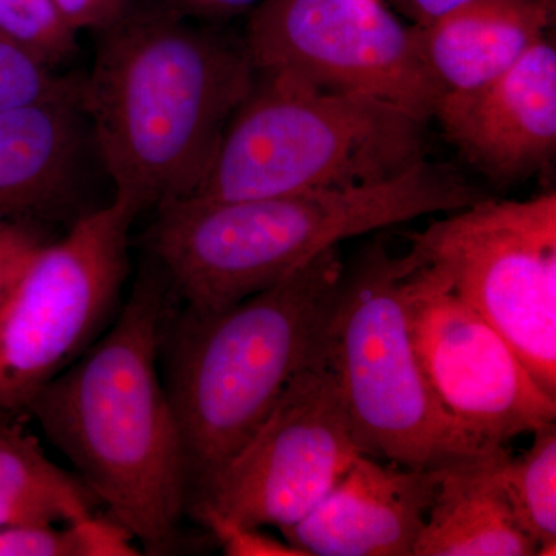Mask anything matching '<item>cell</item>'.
<instances>
[{"mask_svg": "<svg viewBox=\"0 0 556 556\" xmlns=\"http://www.w3.org/2000/svg\"><path fill=\"white\" fill-rule=\"evenodd\" d=\"M433 119L459 155L497 186L526 181L556 152V49L546 38L478 89L442 93Z\"/></svg>", "mask_w": 556, "mask_h": 556, "instance_id": "obj_12", "label": "cell"}, {"mask_svg": "<svg viewBox=\"0 0 556 556\" xmlns=\"http://www.w3.org/2000/svg\"><path fill=\"white\" fill-rule=\"evenodd\" d=\"M177 9L207 20H228L251 11L260 0H170Z\"/></svg>", "mask_w": 556, "mask_h": 556, "instance_id": "obj_25", "label": "cell"}, {"mask_svg": "<svg viewBox=\"0 0 556 556\" xmlns=\"http://www.w3.org/2000/svg\"><path fill=\"white\" fill-rule=\"evenodd\" d=\"M30 252L20 255V257L0 260V294H2L3 289L9 287L10 281L13 280L14 274L21 268L22 262H24L25 257H27Z\"/></svg>", "mask_w": 556, "mask_h": 556, "instance_id": "obj_27", "label": "cell"}, {"mask_svg": "<svg viewBox=\"0 0 556 556\" xmlns=\"http://www.w3.org/2000/svg\"><path fill=\"white\" fill-rule=\"evenodd\" d=\"M475 0H391L416 27H427Z\"/></svg>", "mask_w": 556, "mask_h": 556, "instance_id": "obj_24", "label": "cell"}, {"mask_svg": "<svg viewBox=\"0 0 556 556\" xmlns=\"http://www.w3.org/2000/svg\"><path fill=\"white\" fill-rule=\"evenodd\" d=\"M419 258L369 244L343 269L321 356L364 455L412 468H442L485 448L431 393L409 336L405 285ZM501 448V447H497Z\"/></svg>", "mask_w": 556, "mask_h": 556, "instance_id": "obj_6", "label": "cell"}, {"mask_svg": "<svg viewBox=\"0 0 556 556\" xmlns=\"http://www.w3.org/2000/svg\"><path fill=\"white\" fill-rule=\"evenodd\" d=\"M506 447L441 468L437 493L413 556H532L501 478Z\"/></svg>", "mask_w": 556, "mask_h": 556, "instance_id": "obj_16", "label": "cell"}, {"mask_svg": "<svg viewBox=\"0 0 556 556\" xmlns=\"http://www.w3.org/2000/svg\"><path fill=\"white\" fill-rule=\"evenodd\" d=\"M17 415L0 412V510L11 525H70L100 514L97 495L53 464Z\"/></svg>", "mask_w": 556, "mask_h": 556, "instance_id": "obj_17", "label": "cell"}, {"mask_svg": "<svg viewBox=\"0 0 556 556\" xmlns=\"http://www.w3.org/2000/svg\"><path fill=\"white\" fill-rule=\"evenodd\" d=\"M556 0H475L427 27L420 53L442 93L478 89L514 67L554 22Z\"/></svg>", "mask_w": 556, "mask_h": 556, "instance_id": "obj_15", "label": "cell"}, {"mask_svg": "<svg viewBox=\"0 0 556 556\" xmlns=\"http://www.w3.org/2000/svg\"><path fill=\"white\" fill-rule=\"evenodd\" d=\"M441 468L380 463L361 453L298 525L281 530L305 556H413Z\"/></svg>", "mask_w": 556, "mask_h": 556, "instance_id": "obj_13", "label": "cell"}, {"mask_svg": "<svg viewBox=\"0 0 556 556\" xmlns=\"http://www.w3.org/2000/svg\"><path fill=\"white\" fill-rule=\"evenodd\" d=\"M79 89L0 110V223L39 229L72 206L90 139Z\"/></svg>", "mask_w": 556, "mask_h": 556, "instance_id": "obj_14", "label": "cell"}, {"mask_svg": "<svg viewBox=\"0 0 556 556\" xmlns=\"http://www.w3.org/2000/svg\"><path fill=\"white\" fill-rule=\"evenodd\" d=\"M39 229L0 223V260L20 257L42 243Z\"/></svg>", "mask_w": 556, "mask_h": 556, "instance_id": "obj_26", "label": "cell"}, {"mask_svg": "<svg viewBox=\"0 0 556 556\" xmlns=\"http://www.w3.org/2000/svg\"><path fill=\"white\" fill-rule=\"evenodd\" d=\"M527 452L508 455L501 467L515 514L538 544V556L556 554V426L538 428Z\"/></svg>", "mask_w": 556, "mask_h": 556, "instance_id": "obj_18", "label": "cell"}, {"mask_svg": "<svg viewBox=\"0 0 556 556\" xmlns=\"http://www.w3.org/2000/svg\"><path fill=\"white\" fill-rule=\"evenodd\" d=\"M175 300L159 266L146 270L109 331L24 412L150 555L175 547L188 511L185 453L160 369Z\"/></svg>", "mask_w": 556, "mask_h": 556, "instance_id": "obj_1", "label": "cell"}, {"mask_svg": "<svg viewBox=\"0 0 556 556\" xmlns=\"http://www.w3.org/2000/svg\"><path fill=\"white\" fill-rule=\"evenodd\" d=\"M243 46L255 72L369 94L426 123L442 94L415 25L402 24L380 0H260Z\"/></svg>", "mask_w": 556, "mask_h": 556, "instance_id": "obj_9", "label": "cell"}, {"mask_svg": "<svg viewBox=\"0 0 556 556\" xmlns=\"http://www.w3.org/2000/svg\"><path fill=\"white\" fill-rule=\"evenodd\" d=\"M405 306L424 378L467 437L485 448L506 447L519 434L555 422L556 399L538 386L500 332L420 258L405 285Z\"/></svg>", "mask_w": 556, "mask_h": 556, "instance_id": "obj_11", "label": "cell"}, {"mask_svg": "<svg viewBox=\"0 0 556 556\" xmlns=\"http://www.w3.org/2000/svg\"><path fill=\"white\" fill-rule=\"evenodd\" d=\"M54 7L76 33H101L123 20L129 0H53Z\"/></svg>", "mask_w": 556, "mask_h": 556, "instance_id": "obj_23", "label": "cell"}, {"mask_svg": "<svg viewBox=\"0 0 556 556\" xmlns=\"http://www.w3.org/2000/svg\"><path fill=\"white\" fill-rule=\"evenodd\" d=\"M358 455L320 346L190 511L211 508L240 525L281 532L305 518Z\"/></svg>", "mask_w": 556, "mask_h": 556, "instance_id": "obj_10", "label": "cell"}, {"mask_svg": "<svg viewBox=\"0 0 556 556\" xmlns=\"http://www.w3.org/2000/svg\"><path fill=\"white\" fill-rule=\"evenodd\" d=\"M426 160L375 185L248 200L189 197L156 208L148 243L182 306L214 313L273 287L340 241L485 199Z\"/></svg>", "mask_w": 556, "mask_h": 556, "instance_id": "obj_3", "label": "cell"}, {"mask_svg": "<svg viewBox=\"0 0 556 556\" xmlns=\"http://www.w3.org/2000/svg\"><path fill=\"white\" fill-rule=\"evenodd\" d=\"M98 35L79 98L115 195L139 214L189 199L254 86L243 42L190 25L175 11L131 7Z\"/></svg>", "mask_w": 556, "mask_h": 556, "instance_id": "obj_2", "label": "cell"}, {"mask_svg": "<svg viewBox=\"0 0 556 556\" xmlns=\"http://www.w3.org/2000/svg\"><path fill=\"white\" fill-rule=\"evenodd\" d=\"M343 269L339 247L329 248L229 308L172 311L161 376L181 437L188 510L316 357Z\"/></svg>", "mask_w": 556, "mask_h": 556, "instance_id": "obj_4", "label": "cell"}, {"mask_svg": "<svg viewBox=\"0 0 556 556\" xmlns=\"http://www.w3.org/2000/svg\"><path fill=\"white\" fill-rule=\"evenodd\" d=\"M80 78L62 76L0 33V110L64 97Z\"/></svg>", "mask_w": 556, "mask_h": 556, "instance_id": "obj_21", "label": "cell"}, {"mask_svg": "<svg viewBox=\"0 0 556 556\" xmlns=\"http://www.w3.org/2000/svg\"><path fill=\"white\" fill-rule=\"evenodd\" d=\"M192 514L218 541L228 556H305L288 541L266 535L262 527L240 525L211 508H193Z\"/></svg>", "mask_w": 556, "mask_h": 556, "instance_id": "obj_22", "label": "cell"}, {"mask_svg": "<svg viewBox=\"0 0 556 556\" xmlns=\"http://www.w3.org/2000/svg\"><path fill=\"white\" fill-rule=\"evenodd\" d=\"M0 33L47 67L58 70L78 54V33L53 0H0Z\"/></svg>", "mask_w": 556, "mask_h": 556, "instance_id": "obj_20", "label": "cell"}, {"mask_svg": "<svg viewBox=\"0 0 556 556\" xmlns=\"http://www.w3.org/2000/svg\"><path fill=\"white\" fill-rule=\"evenodd\" d=\"M141 554L126 527L109 514L51 526L0 527V556H134Z\"/></svg>", "mask_w": 556, "mask_h": 556, "instance_id": "obj_19", "label": "cell"}, {"mask_svg": "<svg viewBox=\"0 0 556 556\" xmlns=\"http://www.w3.org/2000/svg\"><path fill=\"white\" fill-rule=\"evenodd\" d=\"M138 215L115 195L22 262L0 294V412L24 413L40 388L100 338L129 274Z\"/></svg>", "mask_w": 556, "mask_h": 556, "instance_id": "obj_7", "label": "cell"}, {"mask_svg": "<svg viewBox=\"0 0 556 556\" xmlns=\"http://www.w3.org/2000/svg\"><path fill=\"white\" fill-rule=\"evenodd\" d=\"M409 249L506 340L556 399V193L448 212Z\"/></svg>", "mask_w": 556, "mask_h": 556, "instance_id": "obj_8", "label": "cell"}, {"mask_svg": "<svg viewBox=\"0 0 556 556\" xmlns=\"http://www.w3.org/2000/svg\"><path fill=\"white\" fill-rule=\"evenodd\" d=\"M427 124L369 94L255 72L192 197L263 199L388 181L427 160Z\"/></svg>", "mask_w": 556, "mask_h": 556, "instance_id": "obj_5", "label": "cell"}]
</instances>
